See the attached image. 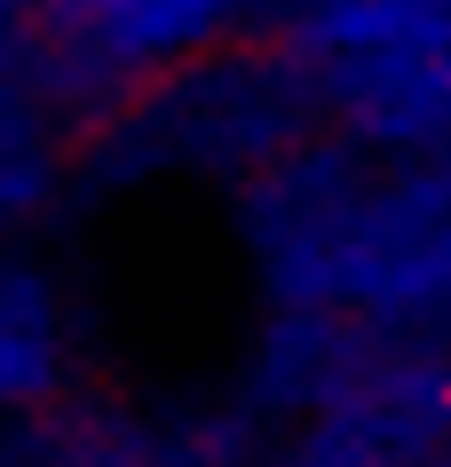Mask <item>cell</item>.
Masks as SVG:
<instances>
[{
  "label": "cell",
  "mask_w": 451,
  "mask_h": 467,
  "mask_svg": "<svg viewBox=\"0 0 451 467\" xmlns=\"http://www.w3.org/2000/svg\"><path fill=\"white\" fill-rule=\"evenodd\" d=\"M261 40V0H56L40 16V88L87 127L127 88Z\"/></svg>",
  "instance_id": "277c9868"
},
{
  "label": "cell",
  "mask_w": 451,
  "mask_h": 467,
  "mask_svg": "<svg viewBox=\"0 0 451 467\" xmlns=\"http://www.w3.org/2000/svg\"><path fill=\"white\" fill-rule=\"evenodd\" d=\"M72 174H79V127L40 88V64L25 79H0V246L32 238Z\"/></svg>",
  "instance_id": "52a82bcc"
},
{
  "label": "cell",
  "mask_w": 451,
  "mask_h": 467,
  "mask_svg": "<svg viewBox=\"0 0 451 467\" xmlns=\"http://www.w3.org/2000/svg\"><path fill=\"white\" fill-rule=\"evenodd\" d=\"M270 420L246 396L127 404L96 380L48 412L0 420V467H261Z\"/></svg>",
  "instance_id": "3957f363"
},
{
  "label": "cell",
  "mask_w": 451,
  "mask_h": 467,
  "mask_svg": "<svg viewBox=\"0 0 451 467\" xmlns=\"http://www.w3.org/2000/svg\"><path fill=\"white\" fill-rule=\"evenodd\" d=\"M40 64V0H0V79H25Z\"/></svg>",
  "instance_id": "ba28073f"
},
{
  "label": "cell",
  "mask_w": 451,
  "mask_h": 467,
  "mask_svg": "<svg viewBox=\"0 0 451 467\" xmlns=\"http://www.w3.org/2000/svg\"><path fill=\"white\" fill-rule=\"evenodd\" d=\"M325 135V103L301 56L277 40H230V48L175 64V72L127 88L79 127V182H253V174Z\"/></svg>",
  "instance_id": "7a4b0ae2"
},
{
  "label": "cell",
  "mask_w": 451,
  "mask_h": 467,
  "mask_svg": "<svg viewBox=\"0 0 451 467\" xmlns=\"http://www.w3.org/2000/svg\"><path fill=\"white\" fill-rule=\"evenodd\" d=\"M238 238L270 309H349L396 348L451 357V143L309 135L238 182Z\"/></svg>",
  "instance_id": "6da1fadb"
},
{
  "label": "cell",
  "mask_w": 451,
  "mask_h": 467,
  "mask_svg": "<svg viewBox=\"0 0 451 467\" xmlns=\"http://www.w3.org/2000/svg\"><path fill=\"white\" fill-rule=\"evenodd\" d=\"M48 8H56V0H40V16H48Z\"/></svg>",
  "instance_id": "30bf717a"
},
{
  "label": "cell",
  "mask_w": 451,
  "mask_h": 467,
  "mask_svg": "<svg viewBox=\"0 0 451 467\" xmlns=\"http://www.w3.org/2000/svg\"><path fill=\"white\" fill-rule=\"evenodd\" d=\"M420 467H451V443H444V451H436V460H420Z\"/></svg>",
  "instance_id": "9c48e42d"
},
{
  "label": "cell",
  "mask_w": 451,
  "mask_h": 467,
  "mask_svg": "<svg viewBox=\"0 0 451 467\" xmlns=\"http://www.w3.org/2000/svg\"><path fill=\"white\" fill-rule=\"evenodd\" d=\"M87 389V301L64 262L16 238L0 246V420H25Z\"/></svg>",
  "instance_id": "8992f818"
},
{
  "label": "cell",
  "mask_w": 451,
  "mask_h": 467,
  "mask_svg": "<svg viewBox=\"0 0 451 467\" xmlns=\"http://www.w3.org/2000/svg\"><path fill=\"white\" fill-rule=\"evenodd\" d=\"M451 443V357H388L325 412L270 428L261 467H420Z\"/></svg>",
  "instance_id": "5b68a950"
}]
</instances>
